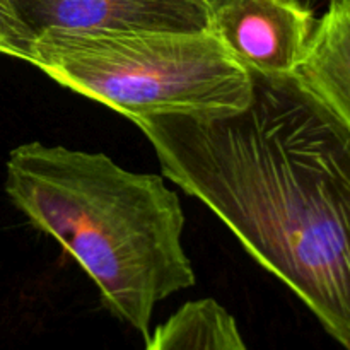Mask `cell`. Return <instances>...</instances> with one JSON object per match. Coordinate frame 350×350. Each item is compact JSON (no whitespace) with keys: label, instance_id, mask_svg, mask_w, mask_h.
<instances>
[{"label":"cell","instance_id":"obj_1","mask_svg":"<svg viewBox=\"0 0 350 350\" xmlns=\"http://www.w3.org/2000/svg\"><path fill=\"white\" fill-rule=\"evenodd\" d=\"M250 74L243 108L132 122L163 173L350 350V125L299 74Z\"/></svg>","mask_w":350,"mask_h":350},{"label":"cell","instance_id":"obj_3","mask_svg":"<svg viewBox=\"0 0 350 350\" xmlns=\"http://www.w3.org/2000/svg\"><path fill=\"white\" fill-rule=\"evenodd\" d=\"M31 65L129 120L243 108L252 94V74L211 29L48 33Z\"/></svg>","mask_w":350,"mask_h":350},{"label":"cell","instance_id":"obj_7","mask_svg":"<svg viewBox=\"0 0 350 350\" xmlns=\"http://www.w3.org/2000/svg\"><path fill=\"white\" fill-rule=\"evenodd\" d=\"M146 350H250L238 323L214 299L183 304L166 323L156 328Z\"/></svg>","mask_w":350,"mask_h":350},{"label":"cell","instance_id":"obj_9","mask_svg":"<svg viewBox=\"0 0 350 350\" xmlns=\"http://www.w3.org/2000/svg\"><path fill=\"white\" fill-rule=\"evenodd\" d=\"M204 2H205V3H207V5H208V7H211V10H212V9H214V7H215V5H217V3H219V2H221V0H204Z\"/></svg>","mask_w":350,"mask_h":350},{"label":"cell","instance_id":"obj_10","mask_svg":"<svg viewBox=\"0 0 350 350\" xmlns=\"http://www.w3.org/2000/svg\"><path fill=\"white\" fill-rule=\"evenodd\" d=\"M144 350H146V349H144Z\"/></svg>","mask_w":350,"mask_h":350},{"label":"cell","instance_id":"obj_6","mask_svg":"<svg viewBox=\"0 0 350 350\" xmlns=\"http://www.w3.org/2000/svg\"><path fill=\"white\" fill-rule=\"evenodd\" d=\"M297 74L350 125V0H330Z\"/></svg>","mask_w":350,"mask_h":350},{"label":"cell","instance_id":"obj_5","mask_svg":"<svg viewBox=\"0 0 350 350\" xmlns=\"http://www.w3.org/2000/svg\"><path fill=\"white\" fill-rule=\"evenodd\" d=\"M34 40L48 33L108 34L211 29L204 0H14Z\"/></svg>","mask_w":350,"mask_h":350},{"label":"cell","instance_id":"obj_8","mask_svg":"<svg viewBox=\"0 0 350 350\" xmlns=\"http://www.w3.org/2000/svg\"><path fill=\"white\" fill-rule=\"evenodd\" d=\"M0 53L33 62L34 36L17 16L14 0H0Z\"/></svg>","mask_w":350,"mask_h":350},{"label":"cell","instance_id":"obj_4","mask_svg":"<svg viewBox=\"0 0 350 350\" xmlns=\"http://www.w3.org/2000/svg\"><path fill=\"white\" fill-rule=\"evenodd\" d=\"M317 19L301 0H221L211 31L248 72L297 74L311 46Z\"/></svg>","mask_w":350,"mask_h":350},{"label":"cell","instance_id":"obj_2","mask_svg":"<svg viewBox=\"0 0 350 350\" xmlns=\"http://www.w3.org/2000/svg\"><path fill=\"white\" fill-rule=\"evenodd\" d=\"M5 191L144 342L156 304L195 284L183 208L161 176L123 170L101 152L31 142L9 154Z\"/></svg>","mask_w":350,"mask_h":350}]
</instances>
